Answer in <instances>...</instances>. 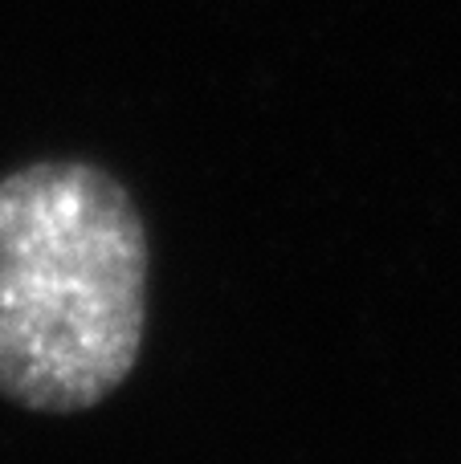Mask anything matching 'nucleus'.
<instances>
[{"label":"nucleus","mask_w":461,"mask_h":464,"mask_svg":"<svg viewBox=\"0 0 461 464\" xmlns=\"http://www.w3.org/2000/svg\"><path fill=\"white\" fill-rule=\"evenodd\" d=\"M152 245L131 192L86 160L0 176V400L86 411L131 379Z\"/></svg>","instance_id":"1"}]
</instances>
